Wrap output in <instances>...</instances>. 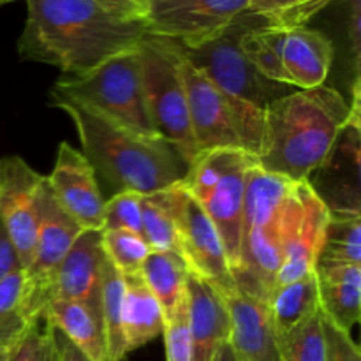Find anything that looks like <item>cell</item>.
Listing matches in <instances>:
<instances>
[{
  "label": "cell",
  "mask_w": 361,
  "mask_h": 361,
  "mask_svg": "<svg viewBox=\"0 0 361 361\" xmlns=\"http://www.w3.org/2000/svg\"><path fill=\"white\" fill-rule=\"evenodd\" d=\"M51 106L73 120L83 155L109 187L111 196L122 190L157 192L185 178L189 166L162 137L130 133L78 102L60 101Z\"/></svg>",
  "instance_id": "cell-3"
},
{
  "label": "cell",
  "mask_w": 361,
  "mask_h": 361,
  "mask_svg": "<svg viewBox=\"0 0 361 361\" xmlns=\"http://www.w3.org/2000/svg\"><path fill=\"white\" fill-rule=\"evenodd\" d=\"M7 358H9V351L0 348V361H7Z\"/></svg>",
  "instance_id": "cell-39"
},
{
  "label": "cell",
  "mask_w": 361,
  "mask_h": 361,
  "mask_svg": "<svg viewBox=\"0 0 361 361\" xmlns=\"http://www.w3.org/2000/svg\"><path fill=\"white\" fill-rule=\"evenodd\" d=\"M351 113L330 87L298 88L264 109V134L257 164L293 182H309L326 161Z\"/></svg>",
  "instance_id": "cell-2"
},
{
  "label": "cell",
  "mask_w": 361,
  "mask_h": 361,
  "mask_svg": "<svg viewBox=\"0 0 361 361\" xmlns=\"http://www.w3.org/2000/svg\"><path fill=\"white\" fill-rule=\"evenodd\" d=\"M321 326L324 335V358L326 361H361L360 345L351 334L341 330L321 312Z\"/></svg>",
  "instance_id": "cell-34"
},
{
  "label": "cell",
  "mask_w": 361,
  "mask_h": 361,
  "mask_svg": "<svg viewBox=\"0 0 361 361\" xmlns=\"http://www.w3.org/2000/svg\"><path fill=\"white\" fill-rule=\"evenodd\" d=\"M164 344L168 361H192V338L189 328L187 293L168 317H164Z\"/></svg>",
  "instance_id": "cell-33"
},
{
  "label": "cell",
  "mask_w": 361,
  "mask_h": 361,
  "mask_svg": "<svg viewBox=\"0 0 361 361\" xmlns=\"http://www.w3.org/2000/svg\"><path fill=\"white\" fill-rule=\"evenodd\" d=\"M140 275L161 303L164 317H168L180 300L185 296L187 275H189L185 261L176 252L150 250L145 263L141 264Z\"/></svg>",
  "instance_id": "cell-24"
},
{
  "label": "cell",
  "mask_w": 361,
  "mask_h": 361,
  "mask_svg": "<svg viewBox=\"0 0 361 361\" xmlns=\"http://www.w3.org/2000/svg\"><path fill=\"white\" fill-rule=\"evenodd\" d=\"M53 328V326H51ZM55 330V328H53ZM55 342L59 349V361H90L74 344H71L60 331L55 330Z\"/></svg>",
  "instance_id": "cell-37"
},
{
  "label": "cell",
  "mask_w": 361,
  "mask_h": 361,
  "mask_svg": "<svg viewBox=\"0 0 361 361\" xmlns=\"http://www.w3.org/2000/svg\"><path fill=\"white\" fill-rule=\"evenodd\" d=\"M316 264L361 267V214L328 212V222Z\"/></svg>",
  "instance_id": "cell-25"
},
{
  "label": "cell",
  "mask_w": 361,
  "mask_h": 361,
  "mask_svg": "<svg viewBox=\"0 0 361 361\" xmlns=\"http://www.w3.org/2000/svg\"><path fill=\"white\" fill-rule=\"evenodd\" d=\"M101 235L106 257L120 274L130 275L141 270V264L145 263L152 250L143 235L126 231V229L101 231Z\"/></svg>",
  "instance_id": "cell-29"
},
{
  "label": "cell",
  "mask_w": 361,
  "mask_h": 361,
  "mask_svg": "<svg viewBox=\"0 0 361 361\" xmlns=\"http://www.w3.org/2000/svg\"><path fill=\"white\" fill-rule=\"evenodd\" d=\"M334 0H250L249 11L263 16L270 27H305L316 14Z\"/></svg>",
  "instance_id": "cell-28"
},
{
  "label": "cell",
  "mask_w": 361,
  "mask_h": 361,
  "mask_svg": "<svg viewBox=\"0 0 361 361\" xmlns=\"http://www.w3.org/2000/svg\"><path fill=\"white\" fill-rule=\"evenodd\" d=\"M123 296H126L123 275L106 259L104 274H102L101 316L109 361H122L127 356L126 338H123Z\"/></svg>",
  "instance_id": "cell-26"
},
{
  "label": "cell",
  "mask_w": 361,
  "mask_h": 361,
  "mask_svg": "<svg viewBox=\"0 0 361 361\" xmlns=\"http://www.w3.org/2000/svg\"><path fill=\"white\" fill-rule=\"evenodd\" d=\"M250 0H147L150 34L171 39L185 49L221 35Z\"/></svg>",
  "instance_id": "cell-9"
},
{
  "label": "cell",
  "mask_w": 361,
  "mask_h": 361,
  "mask_svg": "<svg viewBox=\"0 0 361 361\" xmlns=\"http://www.w3.org/2000/svg\"><path fill=\"white\" fill-rule=\"evenodd\" d=\"M176 228L180 256L190 274L208 282L222 298L238 291L217 229L201 204L183 187V182L178 197Z\"/></svg>",
  "instance_id": "cell-10"
},
{
  "label": "cell",
  "mask_w": 361,
  "mask_h": 361,
  "mask_svg": "<svg viewBox=\"0 0 361 361\" xmlns=\"http://www.w3.org/2000/svg\"><path fill=\"white\" fill-rule=\"evenodd\" d=\"M281 59L295 88L324 85L334 60V44L319 30L307 27L281 28Z\"/></svg>",
  "instance_id": "cell-18"
},
{
  "label": "cell",
  "mask_w": 361,
  "mask_h": 361,
  "mask_svg": "<svg viewBox=\"0 0 361 361\" xmlns=\"http://www.w3.org/2000/svg\"><path fill=\"white\" fill-rule=\"evenodd\" d=\"M106 259L101 231L85 229L53 275L49 302H80L102 319L101 291Z\"/></svg>",
  "instance_id": "cell-14"
},
{
  "label": "cell",
  "mask_w": 361,
  "mask_h": 361,
  "mask_svg": "<svg viewBox=\"0 0 361 361\" xmlns=\"http://www.w3.org/2000/svg\"><path fill=\"white\" fill-rule=\"evenodd\" d=\"M187 310L192 338V361H212L229 338V312L224 298L197 275H187Z\"/></svg>",
  "instance_id": "cell-17"
},
{
  "label": "cell",
  "mask_w": 361,
  "mask_h": 361,
  "mask_svg": "<svg viewBox=\"0 0 361 361\" xmlns=\"http://www.w3.org/2000/svg\"><path fill=\"white\" fill-rule=\"evenodd\" d=\"M348 41L353 56L355 80H360L361 67V0H349L348 13Z\"/></svg>",
  "instance_id": "cell-35"
},
{
  "label": "cell",
  "mask_w": 361,
  "mask_h": 361,
  "mask_svg": "<svg viewBox=\"0 0 361 361\" xmlns=\"http://www.w3.org/2000/svg\"><path fill=\"white\" fill-rule=\"evenodd\" d=\"M145 106L155 133L182 155L187 166L200 155L176 66V42L148 34L137 46Z\"/></svg>",
  "instance_id": "cell-6"
},
{
  "label": "cell",
  "mask_w": 361,
  "mask_h": 361,
  "mask_svg": "<svg viewBox=\"0 0 361 361\" xmlns=\"http://www.w3.org/2000/svg\"><path fill=\"white\" fill-rule=\"evenodd\" d=\"M42 317L90 361H109L102 319L87 305L53 300L44 309Z\"/></svg>",
  "instance_id": "cell-20"
},
{
  "label": "cell",
  "mask_w": 361,
  "mask_h": 361,
  "mask_svg": "<svg viewBox=\"0 0 361 361\" xmlns=\"http://www.w3.org/2000/svg\"><path fill=\"white\" fill-rule=\"evenodd\" d=\"M49 190L56 203L83 229H102L104 203L97 175L83 152L73 145L60 143L55 168L46 176Z\"/></svg>",
  "instance_id": "cell-13"
},
{
  "label": "cell",
  "mask_w": 361,
  "mask_h": 361,
  "mask_svg": "<svg viewBox=\"0 0 361 361\" xmlns=\"http://www.w3.org/2000/svg\"><path fill=\"white\" fill-rule=\"evenodd\" d=\"M7 361H59L55 330L51 324L39 317L23 334V337L9 349Z\"/></svg>",
  "instance_id": "cell-31"
},
{
  "label": "cell",
  "mask_w": 361,
  "mask_h": 361,
  "mask_svg": "<svg viewBox=\"0 0 361 361\" xmlns=\"http://www.w3.org/2000/svg\"><path fill=\"white\" fill-rule=\"evenodd\" d=\"M268 305H270V316L277 341L316 316L321 307L314 271L298 281L279 286L271 293Z\"/></svg>",
  "instance_id": "cell-22"
},
{
  "label": "cell",
  "mask_w": 361,
  "mask_h": 361,
  "mask_svg": "<svg viewBox=\"0 0 361 361\" xmlns=\"http://www.w3.org/2000/svg\"><path fill=\"white\" fill-rule=\"evenodd\" d=\"M23 60L83 74L136 48L148 34L147 0H27Z\"/></svg>",
  "instance_id": "cell-1"
},
{
  "label": "cell",
  "mask_w": 361,
  "mask_h": 361,
  "mask_svg": "<svg viewBox=\"0 0 361 361\" xmlns=\"http://www.w3.org/2000/svg\"><path fill=\"white\" fill-rule=\"evenodd\" d=\"M85 229L62 210L53 197L48 183L42 182L39 190V226L34 257L25 274V302L32 319H39L49 303L53 275L66 254Z\"/></svg>",
  "instance_id": "cell-8"
},
{
  "label": "cell",
  "mask_w": 361,
  "mask_h": 361,
  "mask_svg": "<svg viewBox=\"0 0 361 361\" xmlns=\"http://www.w3.org/2000/svg\"><path fill=\"white\" fill-rule=\"evenodd\" d=\"M256 162L257 159L254 155L236 150L217 183L201 200H197L221 236L231 271L238 267L242 249L245 176Z\"/></svg>",
  "instance_id": "cell-15"
},
{
  "label": "cell",
  "mask_w": 361,
  "mask_h": 361,
  "mask_svg": "<svg viewBox=\"0 0 361 361\" xmlns=\"http://www.w3.org/2000/svg\"><path fill=\"white\" fill-rule=\"evenodd\" d=\"M326 222L328 208L309 182H305L286 215L282 228V264L275 289L312 274Z\"/></svg>",
  "instance_id": "cell-12"
},
{
  "label": "cell",
  "mask_w": 361,
  "mask_h": 361,
  "mask_svg": "<svg viewBox=\"0 0 361 361\" xmlns=\"http://www.w3.org/2000/svg\"><path fill=\"white\" fill-rule=\"evenodd\" d=\"M321 312L341 330L351 334L361 316L360 264H316Z\"/></svg>",
  "instance_id": "cell-19"
},
{
  "label": "cell",
  "mask_w": 361,
  "mask_h": 361,
  "mask_svg": "<svg viewBox=\"0 0 361 361\" xmlns=\"http://www.w3.org/2000/svg\"><path fill=\"white\" fill-rule=\"evenodd\" d=\"M137 46L106 60L88 73L62 76L49 92V104L78 102L130 133L161 137L152 127L145 106Z\"/></svg>",
  "instance_id": "cell-5"
},
{
  "label": "cell",
  "mask_w": 361,
  "mask_h": 361,
  "mask_svg": "<svg viewBox=\"0 0 361 361\" xmlns=\"http://www.w3.org/2000/svg\"><path fill=\"white\" fill-rule=\"evenodd\" d=\"M25 302V274L16 270L0 281V348L9 351L32 326Z\"/></svg>",
  "instance_id": "cell-27"
},
{
  "label": "cell",
  "mask_w": 361,
  "mask_h": 361,
  "mask_svg": "<svg viewBox=\"0 0 361 361\" xmlns=\"http://www.w3.org/2000/svg\"><path fill=\"white\" fill-rule=\"evenodd\" d=\"M281 361H326L324 358V335L321 326V309L298 328L279 338Z\"/></svg>",
  "instance_id": "cell-30"
},
{
  "label": "cell",
  "mask_w": 361,
  "mask_h": 361,
  "mask_svg": "<svg viewBox=\"0 0 361 361\" xmlns=\"http://www.w3.org/2000/svg\"><path fill=\"white\" fill-rule=\"evenodd\" d=\"M175 55L185 90L190 127L200 154L233 148L257 159L263 145L264 109L224 94L189 62L178 42Z\"/></svg>",
  "instance_id": "cell-4"
},
{
  "label": "cell",
  "mask_w": 361,
  "mask_h": 361,
  "mask_svg": "<svg viewBox=\"0 0 361 361\" xmlns=\"http://www.w3.org/2000/svg\"><path fill=\"white\" fill-rule=\"evenodd\" d=\"M182 182L157 192L141 196V226L143 238L152 250H169L180 256L178 228V197Z\"/></svg>",
  "instance_id": "cell-23"
},
{
  "label": "cell",
  "mask_w": 361,
  "mask_h": 361,
  "mask_svg": "<svg viewBox=\"0 0 361 361\" xmlns=\"http://www.w3.org/2000/svg\"><path fill=\"white\" fill-rule=\"evenodd\" d=\"M7 2H14V0H0V4H7Z\"/></svg>",
  "instance_id": "cell-40"
},
{
  "label": "cell",
  "mask_w": 361,
  "mask_h": 361,
  "mask_svg": "<svg viewBox=\"0 0 361 361\" xmlns=\"http://www.w3.org/2000/svg\"><path fill=\"white\" fill-rule=\"evenodd\" d=\"M123 338L127 355L162 335L164 312L161 303L137 274L123 275Z\"/></svg>",
  "instance_id": "cell-21"
},
{
  "label": "cell",
  "mask_w": 361,
  "mask_h": 361,
  "mask_svg": "<svg viewBox=\"0 0 361 361\" xmlns=\"http://www.w3.org/2000/svg\"><path fill=\"white\" fill-rule=\"evenodd\" d=\"M44 176L21 157L0 159V221L16 249L21 270L34 257L39 226V190Z\"/></svg>",
  "instance_id": "cell-11"
},
{
  "label": "cell",
  "mask_w": 361,
  "mask_h": 361,
  "mask_svg": "<svg viewBox=\"0 0 361 361\" xmlns=\"http://www.w3.org/2000/svg\"><path fill=\"white\" fill-rule=\"evenodd\" d=\"M229 312V345L236 361H281L270 305L236 291L224 298Z\"/></svg>",
  "instance_id": "cell-16"
},
{
  "label": "cell",
  "mask_w": 361,
  "mask_h": 361,
  "mask_svg": "<svg viewBox=\"0 0 361 361\" xmlns=\"http://www.w3.org/2000/svg\"><path fill=\"white\" fill-rule=\"evenodd\" d=\"M212 361H236L235 353H233L229 342H224V344L217 349V353H215Z\"/></svg>",
  "instance_id": "cell-38"
},
{
  "label": "cell",
  "mask_w": 361,
  "mask_h": 361,
  "mask_svg": "<svg viewBox=\"0 0 361 361\" xmlns=\"http://www.w3.org/2000/svg\"><path fill=\"white\" fill-rule=\"evenodd\" d=\"M141 196L134 190H122L104 203V215H102L101 231H115V229H126V231L140 233L143 235L141 226Z\"/></svg>",
  "instance_id": "cell-32"
},
{
  "label": "cell",
  "mask_w": 361,
  "mask_h": 361,
  "mask_svg": "<svg viewBox=\"0 0 361 361\" xmlns=\"http://www.w3.org/2000/svg\"><path fill=\"white\" fill-rule=\"evenodd\" d=\"M268 21L250 11L240 14L221 35L207 44L185 49V56L212 83L224 94L238 97L259 109H267L270 102L295 92V87L275 83L264 78L242 51V37L250 28L263 27Z\"/></svg>",
  "instance_id": "cell-7"
},
{
  "label": "cell",
  "mask_w": 361,
  "mask_h": 361,
  "mask_svg": "<svg viewBox=\"0 0 361 361\" xmlns=\"http://www.w3.org/2000/svg\"><path fill=\"white\" fill-rule=\"evenodd\" d=\"M20 259H18L16 249L0 221V281L11 275L13 271L20 270Z\"/></svg>",
  "instance_id": "cell-36"
}]
</instances>
